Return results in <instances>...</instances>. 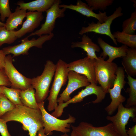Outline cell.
I'll use <instances>...</instances> for the list:
<instances>
[{
    "instance_id": "9",
    "label": "cell",
    "mask_w": 136,
    "mask_h": 136,
    "mask_svg": "<svg viewBox=\"0 0 136 136\" xmlns=\"http://www.w3.org/2000/svg\"><path fill=\"white\" fill-rule=\"evenodd\" d=\"M116 114L112 116H107L106 119L112 122L116 131L121 136H128L126 133V125L129 118L135 121L136 117V107L127 108L122 103L118 105Z\"/></svg>"
},
{
    "instance_id": "13",
    "label": "cell",
    "mask_w": 136,
    "mask_h": 136,
    "mask_svg": "<svg viewBox=\"0 0 136 136\" xmlns=\"http://www.w3.org/2000/svg\"><path fill=\"white\" fill-rule=\"evenodd\" d=\"M121 7L120 6L118 7L112 14L108 16L107 19L105 22L101 23L98 22L95 23L92 21L91 23H88V26L82 27L79 34L82 35L86 33L93 32L109 36L114 43L117 45V42L111 32L110 26L114 20L123 15Z\"/></svg>"
},
{
    "instance_id": "35",
    "label": "cell",
    "mask_w": 136,
    "mask_h": 136,
    "mask_svg": "<svg viewBox=\"0 0 136 136\" xmlns=\"http://www.w3.org/2000/svg\"><path fill=\"white\" fill-rule=\"evenodd\" d=\"M6 55L2 50H0V70L4 69Z\"/></svg>"
},
{
    "instance_id": "5",
    "label": "cell",
    "mask_w": 136,
    "mask_h": 136,
    "mask_svg": "<svg viewBox=\"0 0 136 136\" xmlns=\"http://www.w3.org/2000/svg\"><path fill=\"white\" fill-rule=\"evenodd\" d=\"M42 114V119L43 122V127L45 134L47 135H52V131H56L64 133L69 132L71 124L75 122L76 118L70 115L69 117L64 120L60 119L49 114L45 110L44 102L38 103Z\"/></svg>"
},
{
    "instance_id": "19",
    "label": "cell",
    "mask_w": 136,
    "mask_h": 136,
    "mask_svg": "<svg viewBox=\"0 0 136 136\" xmlns=\"http://www.w3.org/2000/svg\"><path fill=\"white\" fill-rule=\"evenodd\" d=\"M81 41L76 42H72L71 47L72 48L76 47L81 48L87 53L86 55L91 59H97L95 52H99L100 51V48L97 44L94 43L90 38L85 34L82 35Z\"/></svg>"
},
{
    "instance_id": "26",
    "label": "cell",
    "mask_w": 136,
    "mask_h": 136,
    "mask_svg": "<svg viewBox=\"0 0 136 136\" xmlns=\"http://www.w3.org/2000/svg\"><path fill=\"white\" fill-rule=\"evenodd\" d=\"M3 93L12 103L15 105H23L20 98V90L12 88H10L3 86Z\"/></svg>"
},
{
    "instance_id": "8",
    "label": "cell",
    "mask_w": 136,
    "mask_h": 136,
    "mask_svg": "<svg viewBox=\"0 0 136 136\" xmlns=\"http://www.w3.org/2000/svg\"><path fill=\"white\" fill-rule=\"evenodd\" d=\"M54 36V34L52 32L42 35L37 39L33 38L29 40L26 37L21 40V43L4 47L2 50L6 55L10 54H13V57L21 55H27L28 54V51L30 48L33 47L42 48L43 45L46 41L51 40Z\"/></svg>"
},
{
    "instance_id": "10",
    "label": "cell",
    "mask_w": 136,
    "mask_h": 136,
    "mask_svg": "<svg viewBox=\"0 0 136 136\" xmlns=\"http://www.w3.org/2000/svg\"><path fill=\"white\" fill-rule=\"evenodd\" d=\"M71 126L77 136H121L116 131L111 122L99 127L83 122H81L77 126L72 125Z\"/></svg>"
},
{
    "instance_id": "25",
    "label": "cell",
    "mask_w": 136,
    "mask_h": 136,
    "mask_svg": "<svg viewBox=\"0 0 136 136\" xmlns=\"http://www.w3.org/2000/svg\"><path fill=\"white\" fill-rule=\"evenodd\" d=\"M127 75V83L129 87L127 89V91L128 93L129 97L127 100L125 107L127 108L136 107V79L128 74Z\"/></svg>"
},
{
    "instance_id": "7",
    "label": "cell",
    "mask_w": 136,
    "mask_h": 136,
    "mask_svg": "<svg viewBox=\"0 0 136 136\" xmlns=\"http://www.w3.org/2000/svg\"><path fill=\"white\" fill-rule=\"evenodd\" d=\"M125 72L123 67H118L113 86L108 90V93L110 94L111 101L109 105L105 108V110L109 116L114 113L119 104H123L126 100L125 97L121 94L122 89L126 83L125 80Z\"/></svg>"
},
{
    "instance_id": "29",
    "label": "cell",
    "mask_w": 136,
    "mask_h": 136,
    "mask_svg": "<svg viewBox=\"0 0 136 136\" xmlns=\"http://www.w3.org/2000/svg\"><path fill=\"white\" fill-rule=\"evenodd\" d=\"M87 5L93 10H104L107 7L111 5L113 0H86Z\"/></svg>"
},
{
    "instance_id": "20",
    "label": "cell",
    "mask_w": 136,
    "mask_h": 136,
    "mask_svg": "<svg viewBox=\"0 0 136 136\" xmlns=\"http://www.w3.org/2000/svg\"><path fill=\"white\" fill-rule=\"evenodd\" d=\"M56 0H36L26 3L19 2L16 4L20 9L29 11L46 12L54 4Z\"/></svg>"
},
{
    "instance_id": "14",
    "label": "cell",
    "mask_w": 136,
    "mask_h": 136,
    "mask_svg": "<svg viewBox=\"0 0 136 136\" xmlns=\"http://www.w3.org/2000/svg\"><path fill=\"white\" fill-rule=\"evenodd\" d=\"M68 83L65 89L60 95L57 99L59 104L69 101L71 98V94L76 89L83 87H86L90 83L86 76L73 71H69L68 75Z\"/></svg>"
},
{
    "instance_id": "27",
    "label": "cell",
    "mask_w": 136,
    "mask_h": 136,
    "mask_svg": "<svg viewBox=\"0 0 136 136\" xmlns=\"http://www.w3.org/2000/svg\"><path fill=\"white\" fill-rule=\"evenodd\" d=\"M15 31L7 30L5 26L0 27V47L4 44H10L18 38Z\"/></svg>"
},
{
    "instance_id": "4",
    "label": "cell",
    "mask_w": 136,
    "mask_h": 136,
    "mask_svg": "<svg viewBox=\"0 0 136 136\" xmlns=\"http://www.w3.org/2000/svg\"><path fill=\"white\" fill-rule=\"evenodd\" d=\"M54 73V80L47 98V109L49 112L55 110L58 106L57 96L61 87L66 84L69 71L67 63L61 59L58 61Z\"/></svg>"
},
{
    "instance_id": "30",
    "label": "cell",
    "mask_w": 136,
    "mask_h": 136,
    "mask_svg": "<svg viewBox=\"0 0 136 136\" xmlns=\"http://www.w3.org/2000/svg\"><path fill=\"white\" fill-rule=\"evenodd\" d=\"M15 106L16 105L10 101L4 94H0V117L12 110Z\"/></svg>"
},
{
    "instance_id": "3",
    "label": "cell",
    "mask_w": 136,
    "mask_h": 136,
    "mask_svg": "<svg viewBox=\"0 0 136 136\" xmlns=\"http://www.w3.org/2000/svg\"><path fill=\"white\" fill-rule=\"evenodd\" d=\"M118 66L115 63L105 61L101 57L95 59L94 67L96 81L106 93L112 88L116 79Z\"/></svg>"
},
{
    "instance_id": "23",
    "label": "cell",
    "mask_w": 136,
    "mask_h": 136,
    "mask_svg": "<svg viewBox=\"0 0 136 136\" xmlns=\"http://www.w3.org/2000/svg\"><path fill=\"white\" fill-rule=\"evenodd\" d=\"M35 93L31 86L25 90L20 91V98L23 105L34 109H39L35 98Z\"/></svg>"
},
{
    "instance_id": "31",
    "label": "cell",
    "mask_w": 136,
    "mask_h": 136,
    "mask_svg": "<svg viewBox=\"0 0 136 136\" xmlns=\"http://www.w3.org/2000/svg\"><path fill=\"white\" fill-rule=\"evenodd\" d=\"M12 13L9 6V0H0V19L4 21L6 17H8Z\"/></svg>"
},
{
    "instance_id": "22",
    "label": "cell",
    "mask_w": 136,
    "mask_h": 136,
    "mask_svg": "<svg viewBox=\"0 0 136 136\" xmlns=\"http://www.w3.org/2000/svg\"><path fill=\"white\" fill-rule=\"evenodd\" d=\"M26 10L20 9L17 6L15 11L12 13L8 18L5 23V27L8 30H14L18 25H22L23 21L27 15Z\"/></svg>"
},
{
    "instance_id": "1",
    "label": "cell",
    "mask_w": 136,
    "mask_h": 136,
    "mask_svg": "<svg viewBox=\"0 0 136 136\" xmlns=\"http://www.w3.org/2000/svg\"><path fill=\"white\" fill-rule=\"evenodd\" d=\"M56 68V64L51 61L48 60L42 74L31 79V85L36 90L35 96L37 104L44 102L46 98Z\"/></svg>"
},
{
    "instance_id": "28",
    "label": "cell",
    "mask_w": 136,
    "mask_h": 136,
    "mask_svg": "<svg viewBox=\"0 0 136 136\" xmlns=\"http://www.w3.org/2000/svg\"><path fill=\"white\" fill-rule=\"evenodd\" d=\"M122 32L133 35L136 30V11L132 12L129 18L124 21L122 24Z\"/></svg>"
},
{
    "instance_id": "24",
    "label": "cell",
    "mask_w": 136,
    "mask_h": 136,
    "mask_svg": "<svg viewBox=\"0 0 136 136\" xmlns=\"http://www.w3.org/2000/svg\"><path fill=\"white\" fill-rule=\"evenodd\" d=\"M112 34L116 41L128 47L136 48V35H130L122 31H117Z\"/></svg>"
},
{
    "instance_id": "34",
    "label": "cell",
    "mask_w": 136,
    "mask_h": 136,
    "mask_svg": "<svg viewBox=\"0 0 136 136\" xmlns=\"http://www.w3.org/2000/svg\"><path fill=\"white\" fill-rule=\"evenodd\" d=\"M0 133L2 136H11L9 132L6 122L0 117Z\"/></svg>"
},
{
    "instance_id": "36",
    "label": "cell",
    "mask_w": 136,
    "mask_h": 136,
    "mask_svg": "<svg viewBox=\"0 0 136 136\" xmlns=\"http://www.w3.org/2000/svg\"><path fill=\"white\" fill-rule=\"evenodd\" d=\"M126 133L128 136H136V124L128 130H126Z\"/></svg>"
},
{
    "instance_id": "21",
    "label": "cell",
    "mask_w": 136,
    "mask_h": 136,
    "mask_svg": "<svg viewBox=\"0 0 136 136\" xmlns=\"http://www.w3.org/2000/svg\"><path fill=\"white\" fill-rule=\"evenodd\" d=\"M122 64L127 74L131 77L136 75V48H128L126 54L122 57Z\"/></svg>"
},
{
    "instance_id": "37",
    "label": "cell",
    "mask_w": 136,
    "mask_h": 136,
    "mask_svg": "<svg viewBox=\"0 0 136 136\" xmlns=\"http://www.w3.org/2000/svg\"><path fill=\"white\" fill-rule=\"evenodd\" d=\"M47 135L45 134L43 128H40L37 132V136H47Z\"/></svg>"
},
{
    "instance_id": "11",
    "label": "cell",
    "mask_w": 136,
    "mask_h": 136,
    "mask_svg": "<svg viewBox=\"0 0 136 136\" xmlns=\"http://www.w3.org/2000/svg\"><path fill=\"white\" fill-rule=\"evenodd\" d=\"M61 2L60 0H56L53 5L46 11V16L44 23L41 28L35 32L30 33L26 38L34 35L39 37L43 35H48L52 33L55 28L56 19L64 17L66 9L60 8L59 5Z\"/></svg>"
},
{
    "instance_id": "16",
    "label": "cell",
    "mask_w": 136,
    "mask_h": 136,
    "mask_svg": "<svg viewBox=\"0 0 136 136\" xmlns=\"http://www.w3.org/2000/svg\"><path fill=\"white\" fill-rule=\"evenodd\" d=\"M59 7L60 8H64L75 11L87 17H94L98 20L97 22L101 23L105 22L108 17L106 12H102L99 11L98 14L96 13L93 12L91 7L80 0L77 1L76 5H60Z\"/></svg>"
},
{
    "instance_id": "17",
    "label": "cell",
    "mask_w": 136,
    "mask_h": 136,
    "mask_svg": "<svg viewBox=\"0 0 136 136\" xmlns=\"http://www.w3.org/2000/svg\"><path fill=\"white\" fill-rule=\"evenodd\" d=\"M26 19L23 23L22 27L15 31V34L20 38L26 33L32 32L40 25L43 19L42 12L37 11H28L27 13Z\"/></svg>"
},
{
    "instance_id": "15",
    "label": "cell",
    "mask_w": 136,
    "mask_h": 136,
    "mask_svg": "<svg viewBox=\"0 0 136 136\" xmlns=\"http://www.w3.org/2000/svg\"><path fill=\"white\" fill-rule=\"evenodd\" d=\"M95 59L88 56L67 63L69 71H73L86 77L89 82L91 84H97L96 81L94 67Z\"/></svg>"
},
{
    "instance_id": "12",
    "label": "cell",
    "mask_w": 136,
    "mask_h": 136,
    "mask_svg": "<svg viewBox=\"0 0 136 136\" xmlns=\"http://www.w3.org/2000/svg\"><path fill=\"white\" fill-rule=\"evenodd\" d=\"M13 61L11 55L6 56L5 72L11 83L12 88L21 90H25L31 86V79L26 77L18 72L14 66Z\"/></svg>"
},
{
    "instance_id": "6",
    "label": "cell",
    "mask_w": 136,
    "mask_h": 136,
    "mask_svg": "<svg viewBox=\"0 0 136 136\" xmlns=\"http://www.w3.org/2000/svg\"><path fill=\"white\" fill-rule=\"evenodd\" d=\"M106 94L100 86H97L95 84H90L69 101L59 104L54 111L51 114L56 118L59 117L62 115L64 109L67 107L69 104L80 102L85 97L92 94H95L96 96V99L92 102L93 103H101L105 98Z\"/></svg>"
},
{
    "instance_id": "2",
    "label": "cell",
    "mask_w": 136,
    "mask_h": 136,
    "mask_svg": "<svg viewBox=\"0 0 136 136\" xmlns=\"http://www.w3.org/2000/svg\"><path fill=\"white\" fill-rule=\"evenodd\" d=\"M1 118L6 123L11 121L20 122L22 124L23 129L27 131L31 124L42 118V114L40 109L18 105H16L14 108L6 113Z\"/></svg>"
},
{
    "instance_id": "18",
    "label": "cell",
    "mask_w": 136,
    "mask_h": 136,
    "mask_svg": "<svg viewBox=\"0 0 136 136\" xmlns=\"http://www.w3.org/2000/svg\"><path fill=\"white\" fill-rule=\"evenodd\" d=\"M97 43L103 50L100 57L105 59L107 56L109 59L107 61L112 62L115 59L122 57L125 56L128 48V47L123 45L119 47L112 46L106 42L100 37L97 39Z\"/></svg>"
},
{
    "instance_id": "32",
    "label": "cell",
    "mask_w": 136,
    "mask_h": 136,
    "mask_svg": "<svg viewBox=\"0 0 136 136\" xmlns=\"http://www.w3.org/2000/svg\"><path fill=\"white\" fill-rule=\"evenodd\" d=\"M43 127V122L42 118L35 122L29 127L28 130L29 136H36L39 130Z\"/></svg>"
},
{
    "instance_id": "41",
    "label": "cell",
    "mask_w": 136,
    "mask_h": 136,
    "mask_svg": "<svg viewBox=\"0 0 136 136\" xmlns=\"http://www.w3.org/2000/svg\"><path fill=\"white\" fill-rule=\"evenodd\" d=\"M60 136H71L69 135L67 133H64V134L61 135Z\"/></svg>"
},
{
    "instance_id": "33",
    "label": "cell",
    "mask_w": 136,
    "mask_h": 136,
    "mask_svg": "<svg viewBox=\"0 0 136 136\" xmlns=\"http://www.w3.org/2000/svg\"><path fill=\"white\" fill-rule=\"evenodd\" d=\"M0 85L7 87L11 86V84L6 74L4 69L0 70Z\"/></svg>"
},
{
    "instance_id": "40",
    "label": "cell",
    "mask_w": 136,
    "mask_h": 136,
    "mask_svg": "<svg viewBox=\"0 0 136 136\" xmlns=\"http://www.w3.org/2000/svg\"><path fill=\"white\" fill-rule=\"evenodd\" d=\"M71 136H77L75 134L74 132H73V131H72L71 134Z\"/></svg>"
},
{
    "instance_id": "38",
    "label": "cell",
    "mask_w": 136,
    "mask_h": 136,
    "mask_svg": "<svg viewBox=\"0 0 136 136\" xmlns=\"http://www.w3.org/2000/svg\"><path fill=\"white\" fill-rule=\"evenodd\" d=\"M3 86L0 85V94L1 93H3Z\"/></svg>"
},
{
    "instance_id": "39",
    "label": "cell",
    "mask_w": 136,
    "mask_h": 136,
    "mask_svg": "<svg viewBox=\"0 0 136 136\" xmlns=\"http://www.w3.org/2000/svg\"><path fill=\"white\" fill-rule=\"evenodd\" d=\"M5 26V23L2 22L0 21V26Z\"/></svg>"
}]
</instances>
